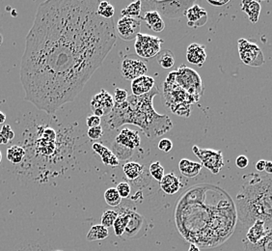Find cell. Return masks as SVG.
Segmentation results:
<instances>
[{"label":"cell","instance_id":"1","mask_svg":"<svg viewBox=\"0 0 272 251\" xmlns=\"http://www.w3.org/2000/svg\"><path fill=\"white\" fill-rule=\"evenodd\" d=\"M98 1L49 0L38 7L25 40L21 81L25 100L53 114L74 100L116 44L113 20Z\"/></svg>","mask_w":272,"mask_h":251},{"label":"cell","instance_id":"2","mask_svg":"<svg viewBox=\"0 0 272 251\" xmlns=\"http://www.w3.org/2000/svg\"><path fill=\"white\" fill-rule=\"evenodd\" d=\"M158 94L157 87L144 96H128L125 102L114 104L107 123L110 128L121 126H137L150 139L163 135L173 128V122L167 115L158 114L153 107V98Z\"/></svg>","mask_w":272,"mask_h":251},{"label":"cell","instance_id":"3","mask_svg":"<svg viewBox=\"0 0 272 251\" xmlns=\"http://www.w3.org/2000/svg\"><path fill=\"white\" fill-rule=\"evenodd\" d=\"M245 183L237 195V215L246 227L262 220L268 232L272 229V178L251 173L243 176Z\"/></svg>","mask_w":272,"mask_h":251},{"label":"cell","instance_id":"4","mask_svg":"<svg viewBox=\"0 0 272 251\" xmlns=\"http://www.w3.org/2000/svg\"><path fill=\"white\" fill-rule=\"evenodd\" d=\"M163 91L166 104L170 107L173 113L181 117H189L191 104L199 100L195 97L188 94L176 83L174 72H171L166 77L163 85Z\"/></svg>","mask_w":272,"mask_h":251},{"label":"cell","instance_id":"5","mask_svg":"<svg viewBox=\"0 0 272 251\" xmlns=\"http://www.w3.org/2000/svg\"><path fill=\"white\" fill-rule=\"evenodd\" d=\"M196 2L194 0H172V1H155L147 0L142 2L144 9L149 11H156L160 16H164L170 19H177L186 16V13L190 7Z\"/></svg>","mask_w":272,"mask_h":251},{"label":"cell","instance_id":"6","mask_svg":"<svg viewBox=\"0 0 272 251\" xmlns=\"http://www.w3.org/2000/svg\"><path fill=\"white\" fill-rule=\"evenodd\" d=\"M176 83L185 90L188 94L200 100V97L204 92V86L200 75L193 69L181 65L176 71H174Z\"/></svg>","mask_w":272,"mask_h":251},{"label":"cell","instance_id":"7","mask_svg":"<svg viewBox=\"0 0 272 251\" xmlns=\"http://www.w3.org/2000/svg\"><path fill=\"white\" fill-rule=\"evenodd\" d=\"M141 144L139 132L128 128H124L117 135L114 143V154L120 160H125L131 157L132 150Z\"/></svg>","mask_w":272,"mask_h":251},{"label":"cell","instance_id":"8","mask_svg":"<svg viewBox=\"0 0 272 251\" xmlns=\"http://www.w3.org/2000/svg\"><path fill=\"white\" fill-rule=\"evenodd\" d=\"M240 58L242 62L251 67H260L265 64V56L260 47L244 38L238 41Z\"/></svg>","mask_w":272,"mask_h":251},{"label":"cell","instance_id":"9","mask_svg":"<svg viewBox=\"0 0 272 251\" xmlns=\"http://www.w3.org/2000/svg\"><path fill=\"white\" fill-rule=\"evenodd\" d=\"M161 44H163V40L158 37L139 33L136 37L134 48L138 56L149 59L158 55Z\"/></svg>","mask_w":272,"mask_h":251},{"label":"cell","instance_id":"10","mask_svg":"<svg viewBox=\"0 0 272 251\" xmlns=\"http://www.w3.org/2000/svg\"><path fill=\"white\" fill-rule=\"evenodd\" d=\"M192 151L201 160L202 165L210 170L212 174H218L224 166V157L221 151L202 149L196 145L192 147Z\"/></svg>","mask_w":272,"mask_h":251},{"label":"cell","instance_id":"11","mask_svg":"<svg viewBox=\"0 0 272 251\" xmlns=\"http://www.w3.org/2000/svg\"><path fill=\"white\" fill-rule=\"evenodd\" d=\"M113 97L108 91L102 89L99 93L95 95L91 100L90 105L94 115L101 118L109 115L114 107Z\"/></svg>","mask_w":272,"mask_h":251},{"label":"cell","instance_id":"12","mask_svg":"<svg viewBox=\"0 0 272 251\" xmlns=\"http://www.w3.org/2000/svg\"><path fill=\"white\" fill-rule=\"evenodd\" d=\"M128 214H129V221L121 238L124 240L138 239L145 234L146 228H147V222L144 219V217L140 216L136 212L129 210Z\"/></svg>","mask_w":272,"mask_h":251},{"label":"cell","instance_id":"13","mask_svg":"<svg viewBox=\"0 0 272 251\" xmlns=\"http://www.w3.org/2000/svg\"><path fill=\"white\" fill-rule=\"evenodd\" d=\"M120 71L124 79L132 81L140 76L146 75L148 73V67L142 60L125 58L122 61Z\"/></svg>","mask_w":272,"mask_h":251},{"label":"cell","instance_id":"14","mask_svg":"<svg viewBox=\"0 0 272 251\" xmlns=\"http://www.w3.org/2000/svg\"><path fill=\"white\" fill-rule=\"evenodd\" d=\"M116 28L122 40L132 41L136 39L137 35L140 33L141 22L139 19L122 17L117 23Z\"/></svg>","mask_w":272,"mask_h":251},{"label":"cell","instance_id":"15","mask_svg":"<svg viewBox=\"0 0 272 251\" xmlns=\"http://www.w3.org/2000/svg\"><path fill=\"white\" fill-rule=\"evenodd\" d=\"M187 25L190 27L198 28L204 26L208 22V13L200 5L195 3L186 13Z\"/></svg>","mask_w":272,"mask_h":251},{"label":"cell","instance_id":"16","mask_svg":"<svg viewBox=\"0 0 272 251\" xmlns=\"http://www.w3.org/2000/svg\"><path fill=\"white\" fill-rule=\"evenodd\" d=\"M186 59L190 64L202 67L207 59L206 47L200 44H191L186 50Z\"/></svg>","mask_w":272,"mask_h":251},{"label":"cell","instance_id":"17","mask_svg":"<svg viewBox=\"0 0 272 251\" xmlns=\"http://www.w3.org/2000/svg\"><path fill=\"white\" fill-rule=\"evenodd\" d=\"M154 87V79L149 75L140 76L131 81V91L133 96H144L150 93Z\"/></svg>","mask_w":272,"mask_h":251},{"label":"cell","instance_id":"18","mask_svg":"<svg viewBox=\"0 0 272 251\" xmlns=\"http://www.w3.org/2000/svg\"><path fill=\"white\" fill-rule=\"evenodd\" d=\"M268 233L265 223L262 220H256L248 229L246 234L247 243L256 245L258 244Z\"/></svg>","mask_w":272,"mask_h":251},{"label":"cell","instance_id":"19","mask_svg":"<svg viewBox=\"0 0 272 251\" xmlns=\"http://www.w3.org/2000/svg\"><path fill=\"white\" fill-rule=\"evenodd\" d=\"M92 149L95 151V153L99 155L103 164L109 165L111 167H116L119 165L118 157L115 156V154L111 150H109L107 147L103 146L102 144L94 143L92 145Z\"/></svg>","mask_w":272,"mask_h":251},{"label":"cell","instance_id":"20","mask_svg":"<svg viewBox=\"0 0 272 251\" xmlns=\"http://www.w3.org/2000/svg\"><path fill=\"white\" fill-rule=\"evenodd\" d=\"M159 186L166 194L172 195L180 190L181 181L174 173H169L164 175L162 180L159 182Z\"/></svg>","mask_w":272,"mask_h":251},{"label":"cell","instance_id":"21","mask_svg":"<svg viewBox=\"0 0 272 251\" xmlns=\"http://www.w3.org/2000/svg\"><path fill=\"white\" fill-rule=\"evenodd\" d=\"M242 10L248 16V19L252 24L258 23L262 10V6L259 1L243 0L242 1Z\"/></svg>","mask_w":272,"mask_h":251},{"label":"cell","instance_id":"22","mask_svg":"<svg viewBox=\"0 0 272 251\" xmlns=\"http://www.w3.org/2000/svg\"><path fill=\"white\" fill-rule=\"evenodd\" d=\"M202 163L191 161L186 158H182L179 163V168L182 176L186 178H194L196 177L202 170Z\"/></svg>","mask_w":272,"mask_h":251},{"label":"cell","instance_id":"23","mask_svg":"<svg viewBox=\"0 0 272 251\" xmlns=\"http://www.w3.org/2000/svg\"><path fill=\"white\" fill-rule=\"evenodd\" d=\"M142 20L146 22L147 26L152 31L161 32L165 28V24L160 14L156 11H147Z\"/></svg>","mask_w":272,"mask_h":251},{"label":"cell","instance_id":"24","mask_svg":"<svg viewBox=\"0 0 272 251\" xmlns=\"http://www.w3.org/2000/svg\"><path fill=\"white\" fill-rule=\"evenodd\" d=\"M244 251H272V229L256 245L246 243Z\"/></svg>","mask_w":272,"mask_h":251},{"label":"cell","instance_id":"25","mask_svg":"<svg viewBox=\"0 0 272 251\" xmlns=\"http://www.w3.org/2000/svg\"><path fill=\"white\" fill-rule=\"evenodd\" d=\"M124 173L127 179L133 181L139 178V176L144 171V166L135 161H128L123 167Z\"/></svg>","mask_w":272,"mask_h":251},{"label":"cell","instance_id":"26","mask_svg":"<svg viewBox=\"0 0 272 251\" xmlns=\"http://www.w3.org/2000/svg\"><path fill=\"white\" fill-rule=\"evenodd\" d=\"M128 209H123L122 212L118 214V217L114 222L113 228L115 235L119 238H121L123 234L124 233V230L127 226V223L129 221V214H128Z\"/></svg>","mask_w":272,"mask_h":251},{"label":"cell","instance_id":"27","mask_svg":"<svg viewBox=\"0 0 272 251\" xmlns=\"http://www.w3.org/2000/svg\"><path fill=\"white\" fill-rule=\"evenodd\" d=\"M107 237H108V229L101 224H98V225H94L91 228L86 236V239L89 242H94V241L105 240Z\"/></svg>","mask_w":272,"mask_h":251},{"label":"cell","instance_id":"28","mask_svg":"<svg viewBox=\"0 0 272 251\" xmlns=\"http://www.w3.org/2000/svg\"><path fill=\"white\" fill-rule=\"evenodd\" d=\"M25 157V150L19 145H13L7 149V158L13 164L21 163Z\"/></svg>","mask_w":272,"mask_h":251},{"label":"cell","instance_id":"29","mask_svg":"<svg viewBox=\"0 0 272 251\" xmlns=\"http://www.w3.org/2000/svg\"><path fill=\"white\" fill-rule=\"evenodd\" d=\"M141 11H142V1L137 0V1H134V2L130 3L124 9H123L121 11V14L123 17L141 19L140 18Z\"/></svg>","mask_w":272,"mask_h":251},{"label":"cell","instance_id":"30","mask_svg":"<svg viewBox=\"0 0 272 251\" xmlns=\"http://www.w3.org/2000/svg\"><path fill=\"white\" fill-rule=\"evenodd\" d=\"M157 62L165 70L171 69L175 64V57L170 50H162L157 55Z\"/></svg>","mask_w":272,"mask_h":251},{"label":"cell","instance_id":"31","mask_svg":"<svg viewBox=\"0 0 272 251\" xmlns=\"http://www.w3.org/2000/svg\"><path fill=\"white\" fill-rule=\"evenodd\" d=\"M115 13V8L113 5H111L107 1H100L99 2L98 6V14L106 20H111L114 16Z\"/></svg>","mask_w":272,"mask_h":251},{"label":"cell","instance_id":"32","mask_svg":"<svg viewBox=\"0 0 272 251\" xmlns=\"http://www.w3.org/2000/svg\"><path fill=\"white\" fill-rule=\"evenodd\" d=\"M105 202L111 207H118L122 202L121 196L117 189L114 188H108L104 192Z\"/></svg>","mask_w":272,"mask_h":251},{"label":"cell","instance_id":"33","mask_svg":"<svg viewBox=\"0 0 272 251\" xmlns=\"http://www.w3.org/2000/svg\"><path fill=\"white\" fill-rule=\"evenodd\" d=\"M117 217H118V213L117 212H115L113 210L105 211L102 214V216H101V220H100L101 225H103L107 229L109 227H112L114 225V222H115V220L117 219Z\"/></svg>","mask_w":272,"mask_h":251},{"label":"cell","instance_id":"34","mask_svg":"<svg viewBox=\"0 0 272 251\" xmlns=\"http://www.w3.org/2000/svg\"><path fill=\"white\" fill-rule=\"evenodd\" d=\"M150 173L151 176L158 182H160L162 180V178L164 177V168L161 166L159 161H154L151 163L150 165Z\"/></svg>","mask_w":272,"mask_h":251},{"label":"cell","instance_id":"35","mask_svg":"<svg viewBox=\"0 0 272 251\" xmlns=\"http://www.w3.org/2000/svg\"><path fill=\"white\" fill-rule=\"evenodd\" d=\"M128 98V94L127 91L124 89H121V88H116L115 92H114V100L115 103L117 104H121L126 101Z\"/></svg>","mask_w":272,"mask_h":251},{"label":"cell","instance_id":"36","mask_svg":"<svg viewBox=\"0 0 272 251\" xmlns=\"http://www.w3.org/2000/svg\"><path fill=\"white\" fill-rule=\"evenodd\" d=\"M88 137L90 138L91 140H98L100 139L102 134H103V129L100 126H95V127H90L88 129Z\"/></svg>","mask_w":272,"mask_h":251},{"label":"cell","instance_id":"37","mask_svg":"<svg viewBox=\"0 0 272 251\" xmlns=\"http://www.w3.org/2000/svg\"><path fill=\"white\" fill-rule=\"evenodd\" d=\"M117 191L118 193L120 194L121 198H127L129 195H130V191H131V188H130V186L127 184V183H120L117 185Z\"/></svg>","mask_w":272,"mask_h":251},{"label":"cell","instance_id":"38","mask_svg":"<svg viewBox=\"0 0 272 251\" xmlns=\"http://www.w3.org/2000/svg\"><path fill=\"white\" fill-rule=\"evenodd\" d=\"M173 148V142L169 138H163L158 143V149L162 152L168 153Z\"/></svg>","mask_w":272,"mask_h":251},{"label":"cell","instance_id":"39","mask_svg":"<svg viewBox=\"0 0 272 251\" xmlns=\"http://www.w3.org/2000/svg\"><path fill=\"white\" fill-rule=\"evenodd\" d=\"M0 133L8 140V141H12L15 137V132L13 131L12 127L7 124H4L2 126V128L0 130Z\"/></svg>","mask_w":272,"mask_h":251},{"label":"cell","instance_id":"40","mask_svg":"<svg viewBox=\"0 0 272 251\" xmlns=\"http://www.w3.org/2000/svg\"><path fill=\"white\" fill-rule=\"evenodd\" d=\"M86 123H87V126L88 127H95V126H100V118L92 114V115H89L86 119Z\"/></svg>","mask_w":272,"mask_h":251},{"label":"cell","instance_id":"41","mask_svg":"<svg viewBox=\"0 0 272 251\" xmlns=\"http://www.w3.org/2000/svg\"><path fill=\"white\" fill-rule=\"evenodd\" d=\"M248 164H249V159L246 156L242 155L236 158V165L241 169L246 168L248 166Z\"/></svg>","mask_w":272,"mask_h":251},{"label":"cell","instance_id":"42","mask_svg":"<svg viewBox=\"0 0 272 251\" xmlns=\"http://www.w3.org/2000/svg\"><path fill=\"white\" fill-rule=\"evenodd\" d=\"M209 4L214 7H222L230 2V0H207Z\"/></svg>","mask_w":272,"mask_h":251},{"label":"cell","instance_id":"43","mask_svg":"<svg viewBox=\"0 0 272 251\" xmlns=\"http://www.w3.org/2000/svg\"><path fill=\"white\" fill-rule=\"evenodd\" d=\"M267 161H268V160H266V159H260V160L256 163V169H257L259 172L265 171Z\"/></svg>","mask_w":272,"mask_h":251},{"label":"cell","instance_id":"44","mask_svg":"<svg viewBox=\"0 0 272 251\" xmlns=\"http://www.w3.org/2000/svg\"><path fill=\"white\" fill-rule=\"evenodd\" d=\"M265 171H266L268 174H272V161H267Z\"/></svg>","mask_w":272,"mask_h":251},{"label":"cell","instance_id":"45","mask_svg":"<svg viewBox=\"0 0 272 251\" xmlns=\"http://www.w3.org/2000/svg\"><path fill=\"white\" fill-rule=\"evenodd\" d=\"M5 120H6V115H5L3 112H1V111H0V125L4 124Z\"/></svg>","mask_w":272,"mask_h":251},{"label":"cell","instance_id":"46","mask_svg":"<svg viewBox=\"0 0 272 251\" xmlns=\"http://www.w3.org/2000/svg\"><path fill=\"white\" fill-rule=\"evenodd\" d=\"M8 142H9V141L0 133V144H3V145H4V144H7Z\"/></svg>","mask_w":272,"mask_h":251},{"label":"cell","instance_id":"47","mask_svg":"<svg viewBox=\"0 0 272 251\" xmlns=\"http://www.w3.org/2000/svg\"><path fill=\"white\" fill-rule=\"evenodd\" d=\"M188 251H200V250H199L195 245H191Z\"/></svg>","mask_w":272,"mask_h":251},{"label":"cell","instance_id":"48","mask_svg":"<svg viewBox=\"0 0 272 251\" xmlns=\"http://www.w3.org/2000/svg\"><path fill=\"white\" fill-rule=\"evenodd\" d=\"M1 159H2V153H1V151H0V162H1Z\"/></svg>","mask_w":272,"mask_h":251},{"label":"cell","instance_id":"49","mask_svg":"<svg viewBox=\"0 0 272 251\" xmlns=\"http://www.w3.org/2000/svg\"></svg>","mask_w":272,"mask_h":251}]
</instances>
